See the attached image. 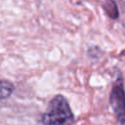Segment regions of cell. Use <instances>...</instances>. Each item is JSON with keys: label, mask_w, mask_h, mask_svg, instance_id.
<instances>
[{"label": "cell", "mask_w": 125, "mask_h": 125, "mask_svg": "<svg viewBox=\"0 0 125 125\" xmlns=\"http://www.w3.org/2000/svg\"><path fill=\"white\" fill-rule=\"evenodd\" d=\"M41 121L43 125H72L74 115L66 99L62 95L55 96L47 111L42 115Z\"/></svg>", "instance_id": "cell-1"}, {"label": "cell", "mask_w": 125, "mask_h": 125, "mask_svg": "<svg viewBox=\"0 0 125 125\" xmlns=\"http://www.w3.org/2000/svg\"><path fill=\"white\" fill-rule=\"evenodd\" d=\"M109 103L117 120L121 124H125V91L121 78L117 79L113 84Z\"/></svg>", "instance_id": "cell-2"}, {"label": "cell", "mask_w": 125, "mask_h": 125, "mask_svg": "<svg viewBox=\"0 0 125 125\" xmlns=\"http://www.w3.org/2000/svg\"><path fill=\"white\" fill-rule=\"evenodd\" d=\"M104 9L111 19L118 18V8L113 0H105L104 3Z\"/></svg>", "instance_id": "cell-4"}, {"label": "cell", "mask_w": 125, "mask_h": 125, "mask_svg": "<svg viewBox=\"0 0 125 125\" xmlns=\"http://www.w3.org/2000/svg\"><path fill=\"white\" fill-rule=\"evenodd\" d=\"M14 92V85L12 82L0 79V101L8 99Z\"/></svg>", "instance_id": "cell-3"}]
</instances>
